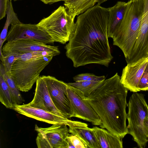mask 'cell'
Masks as SVG:
<instances>
[{
  "mask_svg": "<svg viewBox=\"0 0 148 148\" xmlns=\"http://www.w3.org/2000/svg\"><path fill=\"white\" fill-rule=\"evenodd\" d=\"M67 0H40L42 2L46 4H51L57 2L63 1L64 2Z\"/></svg>",
  "mask_w": 148,
  "mask_h": 148,
  "instance_id": "cell-29",
  "label": "cell"
},
{
  "mask_svg": "<svg viewBox=\"0 0 148 148\" xmlns=\"http://www.w3.org/2000/svg\"><path fill=\"white\" fill-rule=\"evenodd\" d=\"M13 109L18 113L40 121L51 124L64 123L68 127L81 125L85 123L72 121L40 109L28 106L26 104L16 105Z\"/></svg>",
  "mask_w": 148,
  "mask_h": 148,
  "instance_id": "cell-11",
  "label": "cell"
},
{
  "mask_svg": "<svg viewBox=\"0 0 148 148\" xmlns=\"http://www.w3.org/2000/svg\"><path fill=\"white\" fill-rule=\"evenodd\" d=\"M36 83L35 92L34 98L31 102L26 105L66 118L54 105L50 96L46 83L42 76L38 77Z\"/></svg>",
  "mask_w": 148,
  "mask_h": 148,
  "instance_id": "cell-13",
  "label": "cell"
},
{
  "mask_svg": "<svg viewBox=\"0 0 148 148\" xmlns=\"http://www.w3.org/2000/svg\"><path fill=\"white\" fill-rule=\"evenodd\" d=\"M75 18L60 6L48 16L37 24L39 28L47 33L52 41L65 44L69 41L75 29Z\"/></svg>",
  "mask_w": 148,
  "mask_h": 148,
  "instance_id": "cell-5",
  "label": "cell"
},
{
  "mask_svg": "<svg viewBox=\"0 0 148 148\" xmlns=\"http://www.w3.org/2000/svg\"><path fill=\"white\" fill-rule=\"evenodd\" d=\"M128 134L140 148H145L148 141L145 132L144 121L148 116V105L144 95L133 92L127 104Z\"/></svg>",
  "mask_w": 148,
  "mask_h": 148,
  "instance_id": "cell-6",
  "label": "cell"
},
{
  "mask_svg": "<svg viewBox=\"0 0 148 148\" xmlns=\"http://www.w3.org/2000/svg\"><path fill=\"white\" fill-rule=\"evenodd\" d=\"M141 15L137 0L129 1L123 18L112 38L113 45L121 50L126 60L129 57L138 37Z\"/></svg>",
  "mask_w": 148,
  "mask_h": 148,
  "instance_id": "cell-4",
  "label": "cell"
},
{
  "mask_svg": "<svg viewBox=\"0 0 148 148\" xmlns=\"http://www.w3.org/2000/svg\"><path fill=\"white\" fill-rule=\"evenodd\" d=\"M0 101L6 108L13 109L14 106L9 87L0 75Z\"/></svg>",
  "mask_w": 148,
  "mask_h": 148,
  "instance_id": "cell-22",
  "label": "cell"
},
{
  "mask_svg": "<svg viewBox=\"0 0 148 148\" xmlns=\"http://www.w3.org/2000/svg\"><path fill=\"white\" fill-rule=\"evenodd\" d=\"M140 91H148V63L140 79L138 85Z\"/></svg>",
  "mask_w": 148,
  "mask_h": 148,
  "instance_id": "cell-25",
  "label": "cell"
},
{
  "mask_svg": "<svg viewBox=\"0 0 148 148\" xmlns=\"http://www.w3.org/2000/svg\"><path fill=\"white\" fill-rule=\"evenodd\" d=\"M96 0H67L64 5L68 13L75 18L95 5Z\"/></svg>",
  "mask_w": 148,
  "mask_h": 148,
  "instance_id": "cell-18",
  "label": "cell"
},
{
  "mask_svg": "<svg viewBox=\"0 0 148 148\" xmlns=\"http://www.w3.org/2000/svg\"><path fill=\"white\" fill-rule=\"evenodd\" d=\"M9 0H0V19L4 18L6 14Z\"/></svg>",
  "mask_w": 148,
  "mask_h": 148,
  "instance_id": "cell-27",
  "label": "cell"
},
{
  "mask_svg": "<svg viewBox=\"0 0 148 148\" xmlns=\"http://www.w3.org/2000/svg\"><path fill=\"white\" fill-rule=\"evenodd\" d=\"M126 5L127 3L118 1L112 7L108 8L109 12L108 27V38H112L120 25L125 14Z\"/></svg>",
  "mask_w": 148,
  "mask_h": 148,
  "instance_id": "cell-15",
  "label": "cell"
},
{
  "mask_svg": "<svg viewBox=\"0 0 148 148\" xmlns=\"http://www.w3.org/2000/svg\"><path fill=\"white\" fill-rule=\"evenodd\" d=\"M66 142L67 145V148H75L71 141L67 138Z\"/></svg>",
  "mask_w": 148,
  "mask_h": 148,
  "instance_id": "cell-30",
  "label": "cell"
},
{
  "mask_svg": "<svg viewBox=\"0 0 148 148\" xmlns=\"http://www.w3.org/2000/svg\"><path fill=\"white\" fill-rule=\"evenodd\" d=\"M109 13L108 8L97 4L77 17L74 32L64 47L74 67L109 66L113 58L108 36Z\"/></svg>",
  "mask_w": 148,
  "mask_h": 148,
  "instance_id": "cell-1",
  "label": "cell"
},
{
  "mask_svg": "<svg viewBox=\"0 0 148 148\" xmlns=\"http://www.w3.org/2000/svg\"><path fill=\"white\" fill-rule=\"evenodd\" d=\"M103 81H83L67 83L80 90L84 96L87 97L97 89Z\"/></svg>",
  "mask_w": 148,
  "mask_h": 148,
  "instance_id": "cell-21",
  "label": "cell"
},
{
  "mask_svg": "<svg viewBox=\"0 0 148 148\" xmlns=\"http://www.w3.org/2000/svg\"><path fill=\"white\" fill-rule=\"evenodd\" d=\"M144 126L145 135L148 139V116L146 117L144 120Z\"/></svg>",
  "mask_w": 148,
  "mask_h": 148,
  "instance_id": "cell-28",
  "label": "cell"
},
{
  "mask_svg": "<svg viewBox=\"0 0 148 148\" xmlns=\"http://www.w3.org/2000/svg\"><path fill=\"white\" fill-rule=\"evenodd\" d=\"M108 0H96V3H97V4L99 5L102 3L107 1Z\"/></svg>",
  "mask_w": 148,
  "mask_h": 148,
  "instance_id": "cell-31",
  "label": "cell"
},
{
  "mask_svg": "<svg viewBox=\"0 0 148 148\" xmlns=\"http://www.w3.org/2000/svg\"><path fill=\"white\" fill-rule=\"evenodd\" d=\"M73 78L75 82L83 81H102L105 79L106 77L104 75L98 76L92 73H84L77 75Z\"/></svg>",
  "mask_w": 148,
  "mask_h": 148,
  "instance_id": "cell-24",
  "label": "cell"
},
{
  "mask_svg": "<svg viewBox=\"0 0 148 148\" xmlns=\"http://www.w3.org/2000/svg\"><path fill=\"white\" fill-rule=\"evenodd\" d=\"M11 0H9L6 12L7 18L5 23L2 31L0 37V54L2 53V45L6 40L9 26L11 25H14L21 23L17 14L14 12Z\"/></svg>",
  "mask_w": 148,
  "mask_h": 148,
  "instance_id": "cell-20",
  "label": "cell"
},
{
  "mask_svg": "<svg viewBox=\"0 0 148 148\" xmlns=\"http://www.w3.org/2000/svg\"><path fill=\"white\" fill-rule=\"evenodd\" d=\"M69 133L78 137L88 148H101L91 128L87 124L69 127Z\"/></svg>",
  "mask_w": 148,
  "mask_h": 148,
  "instance_id": "cell-17",
  "label": "cell"
},
{
  "mask_svg": "<svg viewBox=\"0 0 148 148\" xmlns=\"http://www.w3.org/2000/svg\"><path fill=\"white\" fill-rule=\"evenodd\" d=\"M45 80L52 101L65 117H75L74 111L67 93V83L52 76H42Z\"/></svg>",
  "mask_w": 148,
  "mask_h": 148,
  "instance_id": "cell-8",
  "label": "cell"
},
{
  "mask_svg": "<svg viewBox=\"0 0 148 148\" xmlns=\"http://www.w3.org/2000/svg\"><path fill=\"white\" fill-rule=\"evenodd\" d=\"M67 84V95L73 107L75 117L90 122L95 125H101L102 122L100 118L90 104L85 100L83 93Z\"/></svg>",
  "mask_w": 148,
  "mask_h": 148,
  "instance_id": "cell-9",
  "label": "cell"
},
{
  "mask_svg": "<svg viewBox=\"0 0 148 148\" xmlns=\"http://www.w3.org/2000/svg\"><path fill=\"white\" fill-rule=\"evenodd\" d=\"M128 91L116 73L84 97L100 118V127L122 139L128 134L126 111Z\"/></svg>",
  "mask_w": 148,
  "mask_h": 148,
  "instance_id": "cell-2",
  "label": "cell"
},
{
  "mask_svg": "<svg viewBox=\"0 0 148 148\" xmlns=\"http://www.w3.org/2000/svg\"><path fill=\"white\" fill-rule=\"evenodd\" d=\"M0 75L2 76L9 87L14 106L16 105H21L24 100L20 90L16 86L10 74L7 73L6 72L4 67L1 63L0 66Z\"/></svg>",
  "mask_w": 148,
  "mask_h": 148,
  "instance_id": "cell-19",
  "label": "cell"
},
{
  "mask_svg": "<svg viewBox=\"0 0 148 148\" xmlns=\"http://www.w3.org/2000/svg\"><path fill=\"white\" fill-rule=\"evenodd\" d=\"M23 39H32L46 44H53L50 37L40 29L37 24L22 23L11 25L8 33L6 40L8 42Z\"/></svg>",
  "mask_w": 148,
  "mask_h": 148,
  "instance_id": "cell-10",
  "label": "cell"
},
{
  "mask_svg": "<svg viewBox=\"0 0 148 148\" xmlns=\"http://www.w3.org/2000/svg\"><path fill=\"white\" fill-rule=\"evenodd\" d=\"M2 52L25 53L47 51L60 54L58 47L47 45L32 39H23L8 42L2 47Z\"/></svg>",
  "mask_w": 148,
  "mask_h": 148,
  "instance_id": "cell-12",
  "label": "cell"
},
{
  "mask_svg": "<svg viewBox=\"0 0 148 148\" xmlns=\"http://www.w3.org/2000/svg\"><path fill=\"white\" fill-rule=\"evenodd\" d=\"M58 55L46 51L22 54L14 63L10 73L17 88L23 92L31 90L41 72Z\"/></svg>",
  "mask_w": 148,
  "mask_h": 148,
  "instance_id": "cell-3",
  "label": "cell"
},
{
  "mask_svg": "<svg viewBox=\"0 0 148 148\" xmlns=\"http://www.w3.org/2000/svg\"><path fill=\"white\" fill-rule=\"evenodd\" d=\"M22 54L19 53L2 52L1 54L0 55V59L7 73L10 74L12 68L14 63Z\"/></svg>",
  "mask_w": 148,
  "mask_h": 148,
  "instance_id": "cell-23",
  "label": "cell"
},
{
  "mask_svg": "<svg viewBox=\"0 0 148 148\" xmlns=\"http://www.w3.org/2000/svg\"><path fill=\"white\" fill-rule=\"evenodd\" d=\"M101 148H123L122 138L104 128L95 126L91 128Z\"/></svg>",
  "mask_w": 148,
  "mask_h": 148,
  "instance_id": "cell-16",
  "label": "cell"
},
{
  "mask_svg": "<svg viewBox=\"0 0 148 148\" xmlns=\"http://www.w3.org/2000/svg\"><path fill=\"white\" fill-rule=\"evenodd\" d=\"M67 126L64 123H58L42 128L36 125L35 130L38 133L36 139L38 147L67 148L66 139L69 133Z\"/></svg>",
  "mask_w": 148,
  "mask_h": 148,
  "instance_id": "cell-7",
  "label": "cell"
},
{
  "mask_svg": "<svg viewBox=\"0 0 148 148\" xmlns=\"http://www.w3.org/2000/svg\"><path fill=\"white\" fill-rule=\"evenodd\" d=\"M13 0L14 1H18V0Z\"/></svg>",
  "mask_w": 148,
  "mask_h": 148,
  "instance_id": "cell-32",
  "label": "cell"
},
{
  "mask_svg": "<svg viewBox=\"0 0 148 148\" xmlns=\"http://www.w3.org/2000/svg\"><path fill=\"white\" fill-rule=\"evenodd\" d=\"M148 63V57L132 64H127L123 69L121 81L128 90L133 92L140 91L138 84Z\"/></svg>",
  "mask_w": 148,
  "mask_h": 148,
  "instance_id": "cell-14",
  "label": "cell"
},
{
  "mask_svg": "<svg viewBox=\"0 0 148 148\" xmlns=\"http://www.w3.org/2000/svg\"><path fill=\"white\" fill-rule=\"evenodd\" d=\"M67 138L75 148H88L87 146L76 136L69 134Z\"/></svg>",
  "mask_w": 148,
  "mask_h": 148,
  "instance_id": "cell-26",
  "label": "cell"
}]
</instances>
